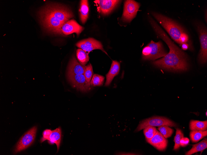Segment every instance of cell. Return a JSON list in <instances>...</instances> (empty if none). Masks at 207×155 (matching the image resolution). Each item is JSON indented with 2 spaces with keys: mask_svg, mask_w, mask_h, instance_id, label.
<instances>
[{
  "mask_svg": "<svg viewBox=\"0 0 207 155\" xmlns=\"http://www.w3.org/2000/svg\"><path fill=\"white\" fill-rule=\"evenodd\" d=\"M92 67L90 64L86 66L83 75L87 82L90 84V81L93 75Z\"/></svg>",
  "mask_w": 207,
  "mask_h": 155,
  "instance_id": "cell-26",
  "label": "cell"
},
{
  "mask_svg": "<svg viewBox=\"0 0 207 155\" xmlns=\"http://www.w3.org/2000/svg\"><path fill=\"white\" fill-rule=\"evenodd\" d=\"M120 2L115 0H96L94 2L97 6L98 11L104 15L109 14Z\"/></svg>",
  "mask_w": 207,
  "mask_h": 155,
  "instance_id": "cell-12",
  "label": "cell"
},
{
  "mask_svg": "<svg viewBox=\"0 0 207 155\" xmlns=\"http://www.w3.org/2000/svg\"><path fill=\"white\" fill-rule=\"evenodd\" d=\"M196 29L198 34L200 43V50L198 55V60L201 64L206 63L207 61V29L202 23H195Z\"/></svg>",
  "mask_w": 207,
  "mask_h": 155,
  "instance_id": "cell-5",
  "label": "cell"
},
{
  "mask_svg": "<svg viewBox=\"0 0 207 155\" xmlns=\"http://www.w3.org/2000/svg\"><path fill=\"white\" fill-rule=\"evenodd\" d=\"M189 142V139L187 137H183L182 138L180 141V146L184 147L187 145Z\"/></svg>",
  "mask_w": 207,
  "mask_h": 155,
  "instance_id": "cell-28",
  "label": "cell"
},
{
  "mask_svg": "<svg viewBox=\"0 0 207 155\" xmlns=\"http://www.w3.org/2000/svg\"><path fill=\"white\" fill-rule=\"evenodd\" d=\"M207 148V139L205 138L200 142L192 145V148L186 152L185 155H191L198 152H201L202 153Z\"/></svg>",
  "mask_w": 207,
  "mask_h": 155,
  "instance_id": "cell-19",
  "label": "cell"
},
{
  "mask_svg": "<svg viewBox=\"0 0 207 155\" xmlns=\"http://www.w3.org/2000/svg\"><path fill=\"white\" fill-rule=\"evenodd\" d=\"M76 57L79 62L84 66L86 64L89 59L88 55L80 48H78L77 50Z\"/></svg>",
  "mask_w": 207,
  "mask_h": 155,
  "instance_id": "cell-21",
  "label": "cell"
},
{
  "mask_svg": "<svg viewBox=\"0 0 207 155\" xmlns=\"http://www.w3.org/2000/svg\"><path fill=\"white\" fill-rule=\"evenodd\" d=\"M166 125L170 127L177 126V124L169 119L162 116H154L140 122L134 132H137L148 126L159 127Z\"/></svg>",
  "mask_w": 207,
  "mask_h": 155,
  "instance_id": "cell-6",
  "label": "cell"
},
{
  "mask_svg": "<svg viewBox=\"0 0 207 155\" xmlns=\"http://www.w3.org/2000/svg\"><path fill=\"white\" fill-rule=\"evenodd\" d=\"M39 20L46 32L59 34L63 25L73 17L72 11L66 6L56 3L46 4L38 11Z\"/></svg>",
  "mask_w": 207,
  "mask_h": 155,
  "instance_id": "cell-2",
  "label": "cell"
},
{
  "mask_svg": "<svg viewBox=\"0 0 207 155\" xmlns=\"http://www.w3.org/2000/svg\"><path fill=\"white\" fill-rule=\"evenodd\" d=\"M189 128L191 131H204L207 129V121H200L192 120L189 124Z\"/></svg>",
  "mask_w": 207,
  "mask_h": 155,
  "instance_id": "cell-18",
  "label": "cell"
},
{
  "mask_svg": "<svg viewBox=\"0 0 207 155\" xmlns=\"http://www.w3.org/2000/svg\"><path fill=\"white\" fill-rule=\"evenodd\" d=\"M140 6L139 3L135 1H126L124 4L122 20L124 22H130L136 15Z\"/></svg>",
  "mask_w": 207,
  "mask_h": 155,
  "instance_id": "cell-9",
  "label": "cell"
},
{
  "mask_svg": "<svg viewBox=\"0 0 207 155\" xmlns=\"http://www.w3.org/2000/svg\"><path fill=\"white\" fill-rule=\"evenodd\" d=\"M158 129L166 139L170 137L174 132L173 129L166 125L158 127Z\"/></svg>",
  "mask_w": 207,
  "mask_h": 155,
  "instance_id": "cell-25",
  "label": "cell"
},
{
  "mask_svg": "<svg viewBox=\"0 0 207 155\" xmlns=\"http://www.w3.org/2000/svg\"><path fill=\"white\" fill-rule=\"evenodd\" d=\"M206 116H207V112H206Z\"/></svg>",
  "mask_w": 207,
  "mask_h": 155,
  "instance_id": "cell-30",
  "label": "cell"
},
{
  "mask_svg": "<svg viewBox=\"0 0 207 155\" xmlns=\"http://www.w3.org/2000/svg\"><path fill=\"white\" fill-rule=\"evenodd\" d=\"M51 132L52 130L49 129H46L42 133V137L40 140L41 143H42L46 140H48Z\"/></svg>",
  "mask_w": 207,
  "mask_h": 155,
  "instance_id": "cell-27",
  "label": "cell"
},
{
  "mask_svg": "<svg viewBox=\"0 0 207 155\" xmlns=\"http://www.w3.org/2000/svg\"><path fill=\"white\" fill-rule=\"evenodd\" d=\"M190 45L187 43H183L181 45V46L182 50H186L189 48Z\"/></svg>",
  "mask_w": 207,
  "mask_h": 155,
  "instance_id": "cell-29",
  "label": "cell"
},
{
  "mask_svg": "<svg viewBox=\"0 0 207 155\" xmlns=\"http://www.w3.org/2000/svg\"><path fill=\"white\" fill-rule=\"evenodd\" d=\"M104 77L103 76L97 74H94L93 75L90 81V85L92 86H102L104 83Z\"/></svg>",
  "mask_w": 207,
  "mask_h": 155,
  "instance_id": "cell-22",
  "label": "cell"
},
{
  "mask_svg": "<svg viewBox=\"0 0 207 155\" xmlns=\"http://www.w3.org/2000/svg\"><path fill=\"white\" fill-rule=\"evenodd\" d=\"M37 130V127L34 126L24 134L15 146L14 152L15 154L25 150L32 144L35 138Z\"/></svg>",
  "mask_w": 207,
  "mask_h": 155,
  "instance_id": "cell-7",
  "label": "cell"
},
{
  "mask_svg": "<svg viewBox=\"0 0 207 155\" xmlns=\"http://www.w3.org/2000/svg\"><path fill=\"white\" fill-rule=\"evenodd\" d=\"M84 28L79 25L75 20L71 19L68 20L62 26L59 34L68 35L73 33H76L77 36L83 30Z\"/></svg>",
  "mask_w": 207,
  "mask_h": 155,
  "instance_id": "cell-11",
  "label": "cell"
},
{
  "mask_svg": "<svg viewBox=\"0 0 207 155\" xmlns=\"http://www.w3.org/2000/svg\"><path fill=\"white\" fill-rule=\"evenodd\" d=\"M147 142L160 151H164L166 149L168 141L160 132L157 131L150 139H146Z\"/></svg>",
  "mask_w": 207,
  "mask_h": 155,
  "instance_id": "cell-13",
  "label": "cell"
},
{
  "mask_svg": "<svg viewBox=\"0 0 207 155\" xmlns=\"http://www.w3.org/2000/svg\"><path fill=\"white\" fill-rule=\"evenodd\" d=\"M176 129V135L174 139L175 144L173 150H177L179 149L180 146V140L184 137L182 131L178 128Z\"/></svg>",
  "mask_w": 207,
  "mask_h": 155,
  "instance_id": "cell-24",
  "label": "cell"
},
{
  "mask_svg": "<svg viewBox=\"0 0 207 155\" xmlns=\"http://www.w3.org/2000/svg\"><path fill=\"white\" fill-rule=\"evenodd\" d=\"M120 70V64L117 61L112 60L109 71L106 75V81L105 86H109L114 77L119 73Z\"/></svg>",
  "mask_w": 207,
  "mask_h": 155,
  "instance_id": "cell-15",
  "label": "cell"
},
{
  "mask_svg": "<svg viewBox=\"0 0 207 155\" xmlns=\"http://www.w3.org/2000/svg\"><path fill=\"white\" fill-rule=\"evenodd\" d=\"M158 131L154 126H148L143 129V132L146 139L152 138Z\"/></svg>",
  "mask_w": 207,
  "mask_h": 155,
  "instance_id": "cell-23",
  "label": "cell"
},
{
  "mask_svg": "<svg viewBox=\"0 0 207 155\" xmlns=\"http://www.w3.org/2000/svg\"><path fill=\"white\" fill-rule=\"evenodd\" d=\"M76 45L78 48L83 50L88 55H89L90 52L96 49L101 50L107 54L104 50L101 43L92 38L81 40L76 43Z\"/></svg>",
  "mask_w": 207,
  "mask_h": 155,
  "instance_id": "cell-10",
  "label": "cell"
},
{
  "mask_svg": "<svg viewBox=\"0 0 207 155\" xmlns=\"http://www.w3.org/2000/svg\"><path fill=\"white\" fill-rule=\"evenodd\" d=\"M86 66L80 64L74 56L69 62L67 69V75L83 74Z\"/></svg>",
  "mask_w": 207,
  "mask_h": 155,
  "instance_id": "cell-14",
  "label": "cell"
},
{
  "mask_svg": "<svg viewBox=\"0 0 207 155\" xmlns=\"http://www.w3.org/2000/svg\"><path fill=\"white\" fill-rule=\"evenodd\" d=\"M167 54L161 41L155 42L151 41L143 49L142 58L144 60L154 61L165 57Z\"/></svg>",
  "mask_w": 207,
  "mask_h": 155,
  "instance_id": "cell-4",
  "label": "cell"
},
{
  "mask_svg": "<svg viewBox=\"0 0 207 155\" xmlns=\"http://www.w3.org/2000/svg\"><path fill=\"white\" fill-rule=\"evenodd\" d=\"M149 22L157 35L167 44L170 49L169 53L163 58L152 62L156 67L172 72L187 71L189 67L186 54L170 39L157 23L150 16Z\"/></svg>",
  "mask_w": 207,
  "mask_h": 155,
  "instance_id": "cell-1",
  "label": "cell"
},
{
  "mask_svg": "<svg viewBox=\"0 0 207 155\" xmlns=\"http://www.w3.org/2000/svg\"><path fill=\"white\" fill-rule=\"evenodd\" d=\"M207 136V130L204 131H192L190 133V138L193 143L198 142Z\"/></svg>",
  "mask_w": 207,
  "mask_h": 155,
  "instance_id": "cell-20",
  "label": "cell"
},
{
  "mask_svg": "<svg viewBox=\"0 0 207 155\" xmlns=\"http://www.w3.org/2000/svg\"><path fill=\"white\" fill-rule=\"evenodd\" d=\"M152 14L176 43L180 45L183 43L190 44L188 33L180 24L161 14L152 12Z\"/></svg>",
  "mask_w": 207,
  "mask_h": 155,
  "instance_id": "cell-3",
  "label": "cell"
},
{
  "mask_svg": "<svg viewBox=\"0 0 207 155\" xmlns=\"http://www.w3.org/2000/svg\"><path fill=\"white\" fill-rule=\"evenodd\" d=\"M80 17L82 23L84 24L88 17L89 7L88 1H81L79 9Z\"/></svg>",
  "mask_w": 207,
  "mask_h": 155,
  "instance_id": "cell-17",
  "label": "cell"
},
{
  "mask_svg": "<svg viewBox=\"0 0 207 155\" xmlns=\"http://www.w3.org/2000/svg\"><path fill=\"white\" fill-rule=\"evenodd\" d=\"M61 131L59 127L52 131L50 137L48 140L49 143L51 144H55L57 147V152L58 151L61 141Z\"/></svg>",
  "mask_w": 207,
  "mask_h": 155,
  "instance_id": "cell-16",
  "label": "cell"
},
{
  "mask_svg": "<svg viewBox=\"0 0 207 155\" xmlns=\"http://www.w3.org/2000/svg\"><path fill=\"white\" fill-rule=\"evenodd\" d=\"M68 79L71 85L82 92H87L90 90V84L86 81L83 74L67 75Z\"/></svg>",
  "mask_w": 207,
  "mask_h": 155,
  "instance_id": "cell-8",
  "label": "cell"
}]
</instances>
